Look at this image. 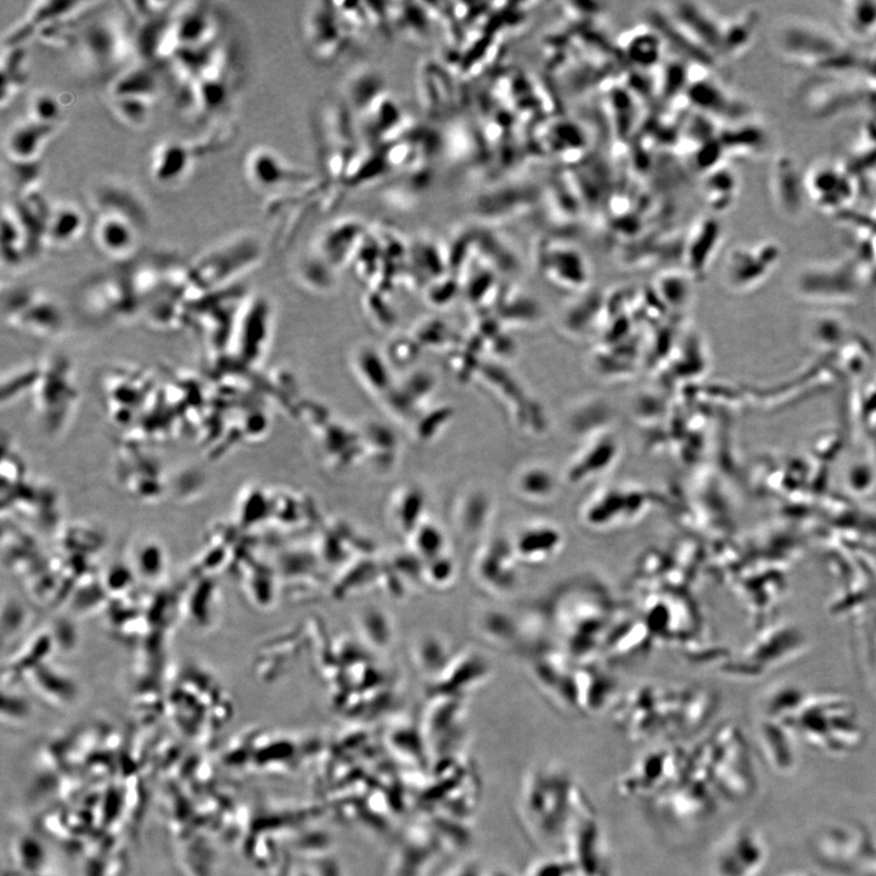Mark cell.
I'll use <instances>...</instances> for the list:
<instances>
[{"instance_id": "cell-7", "label": "cell", "mask_w": 876, "mask_h": 876, "mask_svg": "<svg viewBox=\"0 0 876 876\" xmlns=\"http://www.w3.org/2000/svg\"><path fill=\"white\" fill-rule=\"evenodd\" d=\"M769 192L780 216L797 221L805 212L808 202L805 177L793 157L778 155L769 172Z\"/></svg>"}, {"instance_id": "cell-16", "label": "cell", "mask_w": 876, "mask_h": 876, "mask_svg": "<svg viewBox=\"0 0 876 876\" xmlns=\"http://www.w3.org/2000/svg\"><path fill=\"white\" fill-rule=\"evenodd\" d=\"M83 46L92 56L94 63L106 65L119 58L122 43L115 28L105 22H92L82 33Z\"/></svg>"}, {"instance_id": "cell-15", "label": "cell", "mask_w": 876, "mask_h": 876, "mask_svg": "<svg viewBox=\"0 0 876 876\" xmlns=\"http://www.w3.org/2000/svg\"><path fill=\"white\" fill-rule=\"evenodd\" d=\"M160 92V77L151 65L134 67L117 78L111 98H139L155 101Z\"/></svg>"}, {"instance_id": "cell-11", "label": "cell", "mask_w": 876, "mask_h": 876, "mask_svg": "<svg viewBox=\"0 0 876 876\" xmlns=\"http://www.w3.org/2000/svg\"><path fill=\"white\" fill-rule=\"evenodd\" d=\"M41 251L32 240L13 205L3 207L2 261L10 269L27 265Z\"/></svg>"}, {"instance_id": "cell-23", "label": "cell", "mask_w": 876, "mask_h": 876, "mask_svg": "<svg viewBox=\"0 0 876 876\" xmlns=\"http://www.w3.org/2000/svg\"><path fill=\"white\" fill-rule=\"evenodd\" d=\"M726 140V145L732 146L734 151L740 150V154L757 155L766 150L768 134L762 126L749 122L729 131Z\"/></svg>"}, {"instance_id": "cell-6", "label": "cell", "mask_w": 876, "mask_h": 876, "mask_svg": "<svg viewBox=\"0 0 876 876\" xmlns=\"http://www.w3.org/2000/svg\"><path fill=\"white\" fill-rule=\"evenodd\" d=\"M137 215L132 199L116 201L111 194L108 201H103L94 226V239L104 255L127 261L136 254L144 218Z\"/></svg>"}, {"instance_id": "cell-10", "label": "cell", "mask_w": 876, "mask_h": 876, "mask_svg": "<svg viewBox=\"0 0 876 876\" xmlns=\"http://www.w3.org/2000/svg\"><path fill=\"white\" fill-rule=\"evenodd\" d=\"M82 5L84 3L69 2V0H49V2L38 3L4 38L3 47H24L28 39L43 35L50 27L71 18Z\"/></svg>"}, {"instance_id": "cell-19", "label": "cell", "mask_w": 876, "mask_h": 876, "mask_svg": "<svg viewBox=\"0 0 876 876\" xmlns=\"http://www.w3.org/2000/svg\"><path fill=\"white\" fill-rule=\"evenodd\" d=\"M841 18L849 36L857 41L876 36V2L856 0L842 3Z\"/></svg>"}, {"instance_id": "cell-5", "label": "cell", "mask_w": 876, "mask_h": 876, "mask_svg": "<svg viewBox=\"0 0 876 876\" xmlns=\"http://www.w3.org/2000/svg\"><path fill=\"white\" fill-rule=\"evenodd\" d=\"M84 317L104 325L140 319V308L126 272L105 274L83 286L77 302Z\"/></svg>"}, {"instance_id": "cell-12", "label": "cell", "mask_w": 876, "mask_h": 876, "mask_svg": "<svg viewBox=\"0 0 876 876\" xmlns=\"http://www.w3.org/2000/svg\"><path fill=\"white\" fill-rule=\"evenodd\" d=\"M59 126L27 120L16 126L7 139V153L13 164H36L44 146L58 132Z\"/></svg>"}, {"instance_id": "cell-8", "label": "cell", "mask_w": 876, "mask_h": 876, "mask_svg": "<svg viewBox=\"0 0 876 876\" xmlns=\"http://www.w3.org/2000/svg\"><path fill=\"white\" fill-rule=\"evenodd\" d=\"M768 851L756 830H739L723 846L717 859L720 876H756L765 868Z\"/></svg>"}, {"instance_id": "cell-24", "label": "cell", "mask_w": 876, "mask_h": 876, "mask_svg": "<svg viewBox=\"0 0 876 876\" xmlns=\"http://www.w3.org/2000/svg\"><path fill=\"white\" fill-rule=\"evenodd\" d=\"M39 374V365L22 367L3 379V403H13L25 393H31Z\"/></svg>"}, {"instance_id": "cell-1", "label": "cell", "mask_w": 876, "mask_h": 876, "mask_svg": "<svg viewBox=\"0 0 876 876\" xmlns=\"http://www.w3.org/2000/svg\"><path fill=\"white\" fill-rule=\"evenodd\" d=\"M772 44L783 59L811 70L846 73L863 66L861 55L849 42L829 28L806 19L779 21L773 28Z\"/></svg>"}, {"instance_id": "cell-20", "label": "cell", "mask_w": 876, "mask_h": 876, "mask_svg": "<svg viewBox=\"0 0 876 876\" xmlns=\"http://www.w3.org/2000/svg\"><path fill=\"white\" fill-rule=\"evenodd\" d=\"M2 106L13 99L27 80V55L24 47L4 48L2 58Z\"/></svg>"}, {"instance_id": "cell-4", "label": "cell", "mask_w": 876, "mask_h": 876, "mask_svg": "<svg viewBox=\"0 0 876 876\" xmlns=\"http://www.w3.org/2000/svg\"><path fill=\"white\" fill-rule=\"evenodd\" d=\"M3 319L11 330L39 340L59 338L67 327L59 303L44 292L28 288L3 291Z\"/></svg>"}, {"instance_id": "cell-3", "label": "cell", "mask_w": 876, "mask_h": 876, "mask_svg": "<svg viewBox=\"0 0 876 876\" xmlns=\"http://www.w3.org/2000/svg\"><path fill=\"white\" fill-rule=\"evenodd\" d=\"M257 255L256 241L243 237L228 240L196 258L192 265H188L192 302L210 292L229 288L256 261Z\"/></svg>"}, {"instance_id": "cell-2", "label": "cell", "mask_w": 876, "mask_h": 876, "mask_svg": "<svg viewBox=\"0 0 876 876\" xmlns=\"http://www.w3.org/2000/svg\"><path fill=\"white\" fill-rule=\"evenodd\" d=\"M30 396L41 429L52 437L63 434L80 400L71 363L65 358L53 357L39 365Z\"/></svg>"}, {"instance_id": "cell-22", "label": "cell", "mask_w": 876, "mask_h": 876, "mask_svg": "<svg viewBox=\"0 0 876 876\" xmlns=\"http://www.w3.org/2000/svg\"><path fill=\"white\" fill-rule=\"evenodd\" d=\"M561 544L559 533L549 529H535L525 532L521 539V553L531 561H543L554 557Z\"/></svg>"}, {"instance_id": "cell-26", "label": "cell", "mask_w": 876, "mask_h": 876, "mask_svg": "<svg viewBox=\"0 0 876 876\" xmlns=\"http://www.w3.org/2000/svg\"><path fill=\"white\" fill-rule=\"evenodd\" d=\"M61 119H63V106L55 95L39 93L32 99L28 120L59 126Z\"/></svg>"}, {"instance_id": "cell-21", "label": "cell", "mask_w": 876, "mask_h": 876, "mask_svg": "<svg viewBox=\"0 0 876 876\" xmlns=\"http://www.w3.org/2000/svg\"><path fill=\"white\" fill-rule=\"evenodd\" d=\"M706 199L713 211H724L737 200L739 182L735 174L721 167V170L712 173L706 182Z\"/></svg>"}, {"instance_id": "cell-17", "label": "cell", "mask_w": 876, "mask_h": 876, "mask_svg": "<svg viewBox=\"0 0 876 876\" xmlns=\"http://www.w3.org/2000/svg\"><path fill=\"white\" fill-rule=\"evenodd\" d=\"M83 213L73 205H60L50 211L46 240L49 244L66 246L81 237L84 226Z\"/></svg>"}, {"instance_id": "cell-18", "label": "cell", "mask_w": 876, "mask_h": 876, "mask_svg": "<svg viewBox=\"0 0 876 876\" xmlns=\"http://www.w3.org/2000/svg\"><path fill=\"white\" fill-rule=\"evenodd\" d=\"M760 16L754 9L735 16L729 22H724L722 33L721 53L729 56H737L750 47L754 41L756 28Z\"/></svg>"}, {"instance_id": "cell-27", "label": "cell", "mask_w": 876, "mask_h": 876, "mask_svg": "<svg viewBox=\"0 0 876 876\" xmlns=\"http://www.w3.org/2000/svg\"><path fill=\"white\" fill-rule=\"evenodd\" d=\"M791 876H806V875H791Z\"/></svg>"}, {"instance_id": "cell-25", "label": "cell", "mask_w": 876, "mask_h": 876, "mask_svg": "<svg viewBox=\"0 0 876 876\" xmlns=\"http://www.w3.org/2000/svg\"><path fill=\"white\" fill-rule=\"evenodd\" d=\"M155 101L139 98H111L115 114L133 126H143L148 122Z\"/></svg>"}, {"instance_id": "cell-13", "label": "cell", "mask_w": 876, "mask_h": 876, "mask_svg": "<svg viewBox=\"0 0 876 876\" xmlns=\"http://www.w3.org/2000/svg\"><path fill=\"white\" fill-rule=\"evenodd\" d=\"M194 160L195 153L189 145L171 140L155 151L151 174L157 183L173 185L187 176Z\"/></svg>"}, {"instance_id": "cell-14", "label": "cell", "mask_w": 876, "mask_h": 876, "mask_svg": "<svg viewBox=\"0 0 876 876\" xmlns=\"http://www.w3.org/2000/svg\"><path fill=\"white\" fill-rule=\"evenodd\" d=\"M819 853L828 862L845 866L855 856H863L868 851V836L855 827L831 829L818 841Z\"/></svg>"}, {"instance_id": "cell-9", "label": "cell", "mask_w": 876, "mask_h": 876, "mask_svg": "<svg viewBox=\"0 0 876 876\" xmlns=\"http://www.w3.org/2000/svg\"><path fill=\"white\" fill-rule=\"evenodd\" d=\"M803 177L808 201L824 211L842 209L855 194L849 174L835 165H814Z\"/></svg>"}]
</instances>
